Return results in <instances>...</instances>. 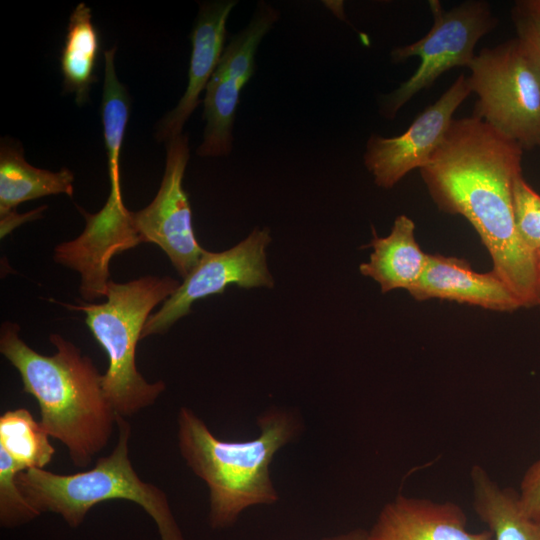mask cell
Masks as SVG:
<instances>
[{
  "mask_svg": "<svg viewBox=\"0 0 540 540\" xmlns=\"http://www.w3.org/2000/svg\"><path fill=\"white\" fill-rule=\"evenodd\" d=\"M522 154L516 141L472 115L452 120L419 171L437 207L473 226L491 256L492 271L522 307L532 308L540 305L536 255L516 231L512 204Z\"/></svg>",
  "mask_w": 540,
  "mask_h": 540,
  "instance_id": "obj_1",
  "label": "cell"
},
{
  "mask_svg": "<svg viewBox=\"0 0 540 540\" xmlns=\"http://www.w3.org/2000/svg\"><path fill=\"white\" fill-rule=\"evenodd\" d=\"M19 332L16 323L1 325L0 352L18 371L23 391L37 401L44 430L66 447L75 467L86 468L107 446L116 424L102 374L60 334H50L56 352L47 356L28 346Z\"/></svg>",
  "mask_w": 540,
  "mask_h": 540,
  "instance_id": "obj_2",
  "label": "cell"
},
{
  "mask_svg": "<svg viewBox=\"0 0 540 540\" xmlns=\"http://www.w3.org/2000/svg\"><path fill=\"white\" fill-rule=\"evenodd\" d=\"M260 434L246 441L217 438L191 409L181 407L177 439L182 458L209 489L210 527L232 526L240 514L255 505L279 500L270 477L274 455L298 433L299 423L283 410L258 418Z\"/></svg>",
  "mask_w": 540,
  "mask_h": 540,
  "instance_id": "obj_3",
  "label": "cell"
},
{
  "mask_svg": "<svg viewBox=\"0 0 540 540\" xmlns=\"http://www.w3.org/2000/svg\"><path fill=\"white\" fill-rule=\"evenodd\" d=\"M117 442L93 468L75 474H57L45 469L20 472L16 481L22 493L41 515H59L70 528H78L95 505L114 499L131 501L154 521L159 540H185L166 493L143 481L129 459L131 427L116 416Z\"/></svg>",
  "mask_w": 540,
  "mask_h": 540,
  "instance_id": "obj_4",
  "label": "cell"
},
{
  "mask_svg": "<svg viewBox=\"0 0 540 540\" xmlns=\"http://www.w3.org/2000/svg\"><path fill=\"white\" fill-rule=\"evenodd\" d=\"M180 286L170 276L147 275L125 283L110 280L102 303H61L85 314V323L105 351L102 374L107 399L118 416L130 417L152 406L165 391L162 380L148 382L136 366V347L152 310Z\"/></svg>",
  "mask_w": 540,
  "mask_h": 540,
  "instance_id": "obj_5",
  "label": "cell"
},
{
  "mask_svg": "<svg viewBox=\"0 0 540 540\" xmlns=\"http://www.w3.org/2000/svg\"><path fill=\"white\" fill-rule=\"evenodd\" d=\"M468 68L473 115L523 150L540 148V79L517 38L483 48Z\"/></svg>",
  "mask_w": 540,
  "mask_h": 540,
  "instance_id": "obj_6",
  "label": "cell"
},
{
  "mask_svg": "<svg viewBox=\"0 0 540 540\" xmlns=\"http://www.w3.org/2000/svg\"><path fill=\"white\" fill-rule=\"evenodd\" d=\"M433 25L429 32L408 45L391 51V60L400 63L418 56L417 70L393 92L380 100V114L388 119L418 92L431 86L444 72L454 67H469L477 42L491 32L498 19L492 14L488 2L468 0L444 10L438 0H430Z\"/></svg>",
  "mask_w": 540,
  "mask_h": 540,
  "instance_id": "obj_7",
  "label": "cell"
},
{
  "mask_svg": "<svg viewBox=\"0 0 540 540\" xmlns=\"http://www.w3.org/2000/svg\"><path fill=\"white\" fill-rule=\"evenodd\" d=\"M268 229H254L234 247L222 252L205 251L197 266L178 289L149 316L141 340L166 333L176 321L191 311L195 301L221 294L230 285L242 288L272 287L273 278L266 264Z\"/></svg>",
  "mask_w": 540,
  "mask_h": 540,
  "instance_id": "obj_8",
  "label": "cell"
},
{
  "mask_svg": "<svg viewBox=\"0 0 540 540\" xmlns=\"http://www.w3.org/2000/svg\"><path fill=\"white\" fill-rule=\"evenodd\" d=\"M279 18L265 1L257 4L249 23L225 47L205 89L203 139L196 150L201 157L227 156L232 150V128L241 90L255 72V56L264 36Z\"/></svg>",
  "mask_w": 540,
  "mask_h": 540,
  "instance_id": "obj_9",
  "label": "cell"
},
{
  "mask_svg": "<svg viewBox=\"0 0 540 540\" xmlns=\"http://www.w3.org/2000/svg\"><path fill=\"white\" fill-rule=\"evenodd\" d=\"M189 151V140L185 134L167 142L160 188L150 204L132 212L133 226L140 242L159 246L183 279L197 266L206 251L194 234L190 203L182 185Z\"/></svg>",
  "mask_w": 540,
  "mask_h": 540,
  "instance_id": "obj_10",
  "label": "cell"
},
{
  "mask_svg": "<svg viewBox=\"0 0 540 540\" xmlns=\"http://www.w3.org/2000/svg\"><path fill=\"white\" fill-rule=\"evenodd\" d=\"M470 94L468 77L461 73L404 133L390 138L372 134L363 160L375 184L390 189L410 171L423 167L442 142L453 114Z\"/></svg>",
  "mask_w": 540,
  "mask_h": 540,
  "instance_id": "obj_11",
  "label": "cell"
},
{
  "mask_svg": "<svg viewBox=\"0 0 540 540\" xmlns=\"http://www.w3.org/2000/svg\"><path fill=\"white\" fill-rule=\"evenodd\" d=\"M408 292L417 301L437 298L500 312L522 308L495 272L479 273L465 259L441 254H428L421 278Z\"/></svg>",
  "mask_w": 540,
  "mask_h": 540,
  "instance_id": "obj_12",
  "label": "cell"
},
{
  "mask_svg": "<svg viewBox=\"0 0 540 540\" xmlns=\"http://www.w3.org/2000/svg\"><path fill=\"white\" fill-rule=\"evenodd\" d=\"M235 0L200 4L191 33L192 52L186 90L178 104L157 125L156 138L168 142L182 134L185 122L199 104V97L217 68L225 49L226 23Z\"/></svg>",
  "mask_w": 540,
  "mask_h": 540,
  "instance_id": "obj_13",
  "label": "cell"
},
{
  "mask_svg": "<svg viewBox=\"0 0 540 540\" xmlns=\"http://www.w3.org/2000/svg\"><path fill=\"white\" fill-rule=\"evenodd\" d=\"M371 540H492L490 530L471 532L454 502L398 495L381 509L368 531Z\"/></svg>",
  "mask_w": 540,
  "mask_h": 540,
  "instance_id": "obj_14",
  "label": "cell"
},
{
  "mask_svg": "<svg viewBox=\"0 0 540 540\" xmlns=\"http://www.w3.org/2000/svg\"><path fill=\"white\" fill-rule=\"evenodd\" d=\"M369 246L373 248L370 259L362 263V275L379 283L382 293L394 289L410 290L421 278L428 261L415 238V224L406 215H399L386 237L373 231Z\"/></svg>",
  "mask_w": 540,
  "mask_h": 540,
  "instance_id": "obj_15",
  "label": "cell"
},
{
  "mask_svg": "<svg viewBox=\"0 0 540 540\" xmlns=\"http://www.w3.org/2000/svg\"><path fill=\"white\" fill-rule=\"evenodd\" d=\"M73 173L62 168L57 172L29 164L20 146L1 144L0 149V217L16 212V207L29 200L66 194L73 196Z\"/></svg>",
  "mask_w": 540,
  "mask_h": 540,
  "instance_id": "obj_16",
  "label": "cell"
},
{
  "mask_svg": "<svg viewBox=\"0 0 540 540\" xmlns=\"http://www.w3.org/2000/svg\"><path fill=\"white\" fill-rule=\"evenodd\" d=\"M470 475L474 511L491 531L492 540H540V518L522 512L518 492L499 486L479 465L472 467Z\"/></svg>",
  "mask_w": 540,
  "mask_h": 540,
  "instance_id": "obj_17",
  "label": "cell"
},
{
  "mask_svg": "<svg viewBox=\"0 0 540 540\" xmlns=\"http://www.w3.org/2000/svg\"><path fill=\"white\" fill-rule=\"evenodd\" d=\"M100 48L91 10L80 3L70 15L60 57L64 91L73 93L79 105L87 101L90 87L97 79L95 69Z\"/></svg>",
  "mask_w": 540,
  "mask_h": 540,
  "instance_id": "obj_18",
  "label": "cell"
},
{
  "mask_svg": "<svg viewBox=\"0 0 540 540\" xmlns=\"http://www.w3.org/2000/svg\"><path fill=\"white\" fill-rule=\"evenodd\" d=\"M50 436L26 408L8 410L0 416V448L25 471L44 469L55 449Z\"/></svg>",
  "mask_w": 540,
  "mask_h": 540,
  "instance_id": "obj_19",
  "label": "cell"
},
{
  "mask_svg": "<svg viewBox=\"0 0 540 540\" xmlns=\"http://www.w3.org/2000/svg\"><path fill=\"white\" fill-rule=\"evenodd\" d=\"M22 471L0 448V525L5 529L20 527L40 516L17 484L16 477Z\"/></svg>",
  "mask_w": 540,
  "mask_h": 540,
  "instance_id": "obj_20",
  "label": "cell"
},
{
  "mask_svg": "<svg viewBox=\"0 0 540 540\" xmlns=\"http://www.w3.org/2000/svg\"><path fill=\"white\" fill-rule=\"evenodd\" d=\"M512 204L516 231L523 244L536 255L540 250V195L522 173L513 180Z\"/></svg>",
  "mask_w": 540,
  "mask_h": 540,
  "instance_id": "obj_21",
  "label": "cell"
},
{
  "mask_svg": "<svg viewBox=\"0 0 540 540\" xmlns=\"http://www.w3.org/2000/svg\"><path fill=\"white\" fill-rule=\"evenodd\" d=\"M511 15L516 38L540 79V14L526 0L517 2Z\"/></svg>",
  "mask_w": 540,
  "mask_h": 540,
  "instance_id": "obj_22",
  "label": "cell"
},
{
  "mask_svg": "<svg viewBox=\"0 0 540 540\" xmlns=\"http://www.w3.org/2000/svg\"><path fill=\"white\" fill-rule=\"evenodd\" d=\"M518 501L522 512L530 518H540V459L524 473Z\"/></svg>",
  "mask_w": 540,
  "mask_h": 540,
  "instance_id": "obj_23",
  "label": "cell"
},
{
  "mask_svg": "<svg viewBox=\"0 0 540 540\" xmlns=\"http://www.w3.org/2000/svg\"><path fill=\"white\" fill-rule=\"evenodd\" d=\"M43 210L44 207H40L28 213L19 214L15 212L1 217V238H4L8 233H10L13 229L21 225L22 223L41 217Z\"/></svg>",
  "mask_w": 540,
  "mask_h": 540,
  "instance_id": "obj_24",
  "label": "cell"
},
{
  "mask_svg": "<svg viewBox=\"0 0 540 540\" xmlns=\"http://www.w3.org/2000/svg\"><path fill=\"white\" fill-rule=\"evenodd\" d=\"M322 540H371L368 531L354 530L345 534L331 536Z\"/></svg>",
  "mask_w": 540,
  "mask_h": 540,
  "instance_id": "obj_25",
  "label": "cell"
},
{
  "mask_svg": "<svg viewBox=\"0 0 540 540\" xmlns=\"http://www.w3.org/2000/svg\"><path fill=\"white\" fill-rule=\"evenodd\" d=\"M530 6L540 14V0H528Z\"/></svg>",
  "mask_w": 540,
  "mask_h": 540,
  "instance_id": "obj_26",
  "label": "cell"
},
{
  "mask_svg": "<svg viewBox=\"0 0 540 540\" xmlns=\"http://www.w3.org/2000/svg\"><path fill=\"white\" fill-rule=\"evenodd\" d=\"M536 266H537L538 282H539V287H540V250L536 253Z\"/></svg>",
  "mask_w": 540,
  "mask_h": 540,
  "instance_id": "obj_27",
  "label": "cell"
}]
</instances>
